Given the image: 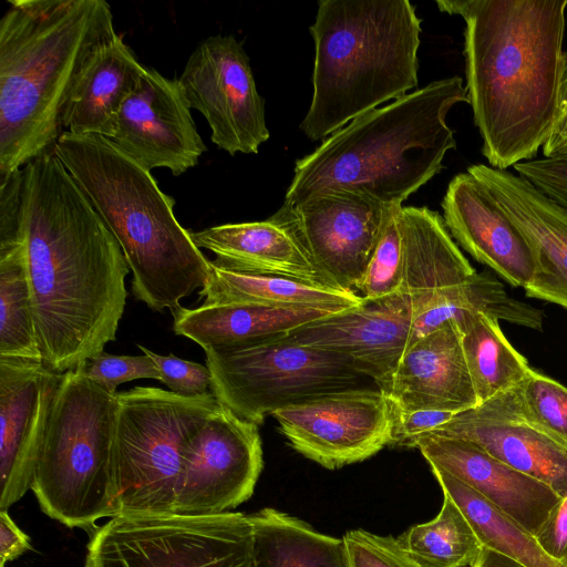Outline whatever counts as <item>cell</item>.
<instances>
[{"instance_id":"obj_1","label":"cell","mask_w":567,"mask_h":567,"mask_svg":"<svg viewBox=\"0 0 567 567\" xmlns=\"http://www.w3.org/2000/svg\"><path fill=\"white\" fill-rule=\"evenodd\" d=\"M21 169L40 348L43 362L65 373L116 339L131 270L115 237L53 148Z\"/></svg>"},{"instance_id":"obj_2","label":"cell","mask_w":567,"mask_h":567,"mask_svg":"<svg viewBox=\"0 0 567 567\" xmlns=\"http://www.w3.org/2000/svg\"><path fill=\"white\" fill-rule=\"evenodd\" d=\"M436 4L465 21V89L483 155L503 171L533 159L561 112L567 0Z\"/></svg>"},{"instance_id":"obj_3","label":"cell","mask_w":567,"mask_h":567,"mask_svg":"<svg viewBox=\"0 0 567 567\" xmlns=\"http://www.w3.org/2000/svg\"><path fill=\"white\" fill-rule=\"evenodd\" d=\"M0 20V176L53 148L72 86L116 33L104 0H10Z\"/></svg>"},{"instance_id":"obj_4","label":"cell","mask_w":567,"mask_h":567,"mask_svg":"<svg viewBox=\"0 0 567 567\" xmlns=\"http://www.w3.org/2000/svg\"><path fill=\"white\" fill-rule=\"evenodd\" d=\"M461 102L468 103L467 93L454 75L355 117L296 162L284 205L351 192L402 206L442 171L445 154L456 148L446 116Z\"/></svg>"},{"instance_id":"obj_5","label":"cell","mask_w":567,"mask_h":567,"mask_svg":"<svg viewBox=\"0 0 567 567\" xmlns=\"http://www.w3.org/2000/svg\"><path fill=\"white\" fill-rule=\"evenodd\" d=\"M53 150L118 243L136 300L172 311L208 284L210 260L178 223L175 200L150 169L102 135L63 131Z\"/></svg>"},{"instance_id":"obj_6","label":"cell","mask_w":567,"mask_h":567,"mask_svg":"<svg viewBox=\"0 0 567 567\" xmlns=\"http://www.w3.org/2000/svg\"><path fill=\"white\" fill-rule=\"evenodd\" d=\"M312 99L300 128L326 140L417 86L421 19L409 0H320Z\"/></svg>"},{"instance_id":"obj_7","label":"cell","mask_w":567,"mask_h":567,"mask_svg":"<svg viewBox=\"0 0 567 567\" xmlns=\"http://www.w3.org/2000/svg\"><path fill=\"white\" fill-rule=\"evenodd\" d=\"M86 362L63 373L39 450L31 489L44 514L90 528L115 517V394L87 378Z\"/></svg>"},{"instance_id":"obj_8","label":"cell","mask_w":567,"mask_h":567,"mask_svg":"<svg viewBox=\"0 0 567 567\" xmlns=\"http://www.w3.org/2000/svg\"><path fill=\"white\" fill-rule=\"evenodd\" d=\"M113 494L117 515H172L192 439L219 406L212 392L154 386L115 394Z\"/></svg>"},{"instance_id":"obj_9","label":"cell","mask_w":567,"mask_h":567,"mask_svg":"<svg viewBox=\"0 0 567 567\" xmlns=\"http://www.w3.org/2000/svg\"><path fill=\"white\" fill-rule=\"evenodd\" d=\"M204 352L215 399L257 425L303 399L374 384L347 358L302 346L287 334Z\"/></svg>"},{"instance_id":"obj_10","label":"cell","mask_w":567,"mask_h":567,"mask_svg":"<svg viewBox=\"0 0 567 567\" xmlns=\"http://www.w3.org/2000/svg\"><path fill=\"white\" fill-rule=\"evenodd\" d=\"M85 567H256L248 515H117L96 528Z\"/></svg>"},{"instance_id":"obj_11","label":"cell","mask_w":567,"mask_h":567,"mask_svg":"<svg viewBox=\"0 0 567 567\" xmlns=\"http://www.w3.org/2000/svg\"><path fill=\"white\" fill-rule=\"evenodd\" d=\"M177 80L220 150L230 155L257 154L269 138L249 58L233 35H210L199 42Z\"/></svg>"},{"instance_id":"obj_12","label":"cell","mask_w":567,"mask_h":567,"mask_svg":"<svg viewBox=\"0 0 567 567\" xmlns=\"http://www.w3.org/2000/svg\"><path fill=\"white\" fill-rule=\"evenodd\" d=\"M272 416L293 450L328 470L364 461L391 439L390 400L377 386L315 395Z\"/></svg>"},{"instance_id":"obj_13","label":"cell","mask_w":567,"mask_h":567,"mask_svg":"<svg viewBox=\"0 0 567 567\" xmlns=\"http://www.w3.org/2000/svg\"><path fill=\"white\" fill-rule=\"evenodd\" d=\"M394 207L362 194L331 192L282 204L275 215L333 286L354 290Z\"/></svg>"},{"instance_id":"obj_14","label":"cell","mask_w":567,"mask_h":567,"mask_svg":"<svg viewBox=\"0 0 567 567\" xmlns=\"http://www.w3.org/2000/svg\"><path fill=\"white\" fill-rule=\"evenodd\" d=\"M262 467L259 425L219 404L187 449L176 514L230 512L252 495Z\"/></svg>"},{"instance_id":"obj_15","label":"cell","mask_w":567,"mask_h":567,"mask_svg":"<svg viewBox=\"0 0 567 567\" xmlns=\"http://www.w3.org/2000/svg\"><path fill=\"white\" fill-rule=\"evenodd\" d=\"M178 80L146 68L121 105L109 137L147 169L168 168L179 176L207 150Z\"/></svg>"},{"instance_id":"obj_16","label":"cell","mask_w":567,"mask_h":567,"mask_svg":"<svg viewBox=\"0 0 567 567\" xmlns=\"http://www.w3.org/2000/svg\"><path fill=\"white\" fill-rule=\"evenodd\" d=\"M402 271L399 293L412 313L406 348L450 321L451 303L476 272L443 217L427 207L400 210Z\"/></svg>"},{"instance_id":"obj_17","label":"cell","mask_w":567,"mask_h":567,"mask_svg":"<svg viewBox=\"0 0 567 567\" xmlns=\"http://www.w3.org/2000/svg\"><path fill=\"white\" fill-rule=\"evenodd\" d=\"M62 378L43 361L0 357V511L31 489Z\"/></svg>"},{"instance_id":"obj_18","label":"cell","mask_w":567,"mask_h":567,"mask_svg":"<svg viewBox=\"0 0 567 567\" xmlns=\"http://www.w3.org/2000/svg\"><path fill=\"white\" fill-rule=\"evenodd\" d=\"M412 324L409 301L400 293L329 315L287 337L302 346L350 360L385 395L404 353Z\"/></svg>"},{"instance_id":"obj_19","label":"cell","mask_w":567,"mask_h":567,"mask_svg":"<svg viewBox=\"0 0 567 567\" xmlns=\"http://www.w3.org/2000/svg\"><path fill=\"white\" fill-rule=\"evenodd\" d=\"M466 172L487 188L532 245L535 272L526 295L567 309V209L507 169L475 164Z\"/></svg>"},{"instance_id":"obj_20","label":"cell","mask_w":567,"mask_h":567,"mask_svg":"<svg viewBox=\"0 0 567 567\" xmlns=\"http://www.w3.org/2000/svg\"><path fill=\"white\" fill-rule=\"evenodd\" d=\"M442 209L450 235L475 260L512 286L529 285L535 272L532 245L478 179L468 172L454 176Z\"/></svg>"},{"instance_id":"obj_21","label":"cell","mask_w":567,"mask_h":567,"mask_svg":"<svg viewBox=\"0 0 567 567\" xmlns=\"http://www.w3.org/2000/svg\"><path fill=\"white\" fill-rule=\"evenodd\" d=\"M415 447L430 466L467 484L534 536L560 499L548 486L466 440L425 434Z\"/></svg>"},{"instance_id":"obj_22","label":"cell","mask_w":567,"mask_h":567,"mask_svg":"<svg viewBox=\"0 0 567 567\" xmlns=\"http://www.w3.org/2000/svg\"><path fill=\"white\" fill-rule=\"evenodd\" d=\"M386 396L405 412L436 410L457 414L478 405L455 321L405 349Z\"/></svg>"},{"instance_id":"obj_23","label":"cell","mask_w":567,"mask_h":567,"mask_svg":"<svg viewBox=\"0 0 567 567\" xmlns=\"http://www.w3.org/2000/svg\"><path fill=\"white\" fill-rule=\"evenodd\" d=\"M427 434L462 439L567 496V449L537 427L486 401L455 414Z\"/></svg>"},{"instance_id":"obj_24","label":"cell","mask_w":567,"mask_h":567,"mask_svg":"<svg viewBox=\"0 0 567 567\" xmlns=\"http://www.w3.org/2000/svg\"><path fill=\"white\" fill-rule=\"evenodd\" d=\"M190 236L199 249L215 255L210 264L216 268L337 288L312 265L292 230L275 214L262 221L224 224L190 231Z\"/></svg>"},{"instance_id":"obj_25","label":"cell","mask_w":567,"mask_h":567,"mask_svg":"<svg viewBox=\"0 0 567 567\" xmlns=\"http://www.w3.org/2000/svg\"><path fill=\"white\" fill-rule=\"evenodd\" d=\"M146 66L117 32L99 45L78 75L62 112V130L110 137L115 116Z\"/></svg>"},{"instance_id":"obj_26","label":"cell","mask_w":567,"mask_h":567,"mask_svg":"<svg viewBox=\"0 0 567 567\" xmlns=\"http://www.w3.org/2000/svg\"><path fill=\"white\" fill-rule=\"evenodd\" d=\"M173 330L203 348L236 347L285 336L334 312L257 305H216L171 311Z\"/></svg>"},{"instance_id":"obj_27","label":"cell","mask_w":567,"mask_h":567,"mask_svg":"<svg viewBox=\"0 0 567 567\" xmlns=\"http://www.w3.org/2000/svg\"><path fill=\"white\" fill-rule=\"evenodd\" d=\"M208 284L198 291L204 306L257 305L281 309L329 312L357 307L364 299L354 290L315 285L298 279L219 269L212 264Z\"/></svg>"},{"instance_id":"obj_28","label":"cell","mask_w":567,"mask_h":567,"mask_svg":"<svg viewBox=\"0 0 567 567\" xmlns=\"http://www.w3.org/2000/svg\"><path fill=\"white\" fill-rule=\"evenodd\" d=\"M248 517L256 567H350L343 538L321 534L306 522L269 507Z\"/></svg>"},{"instance_id":"obj_29","label":"cell","mask_w":567,"mask_h":567,"mask_svg":"<svg viewBox=\"0 0 567 567\" xmlns=\"http://www.w3.org/2000/svg\"><path fill=\"white\" fill-rule=\"evenodd\" d=\"M456 323L478 404L516 386L533 370L508 342L496 318L473 313Z\"/></svg>"},{"instance_id":"obj_30","label":"cell","mask_w":567,"mask_h":567,"mask_svg":"<svg viewBox=\"0 0 567 567\" xmlns=\"http://www.w3.org/2000/svg\"><path fill=\"white\" fill-rule=\"evenodd\" d=\"M447 495L462 511L483 547L498 551L527 567H563L549 557L534 535L449 472L431 466Z\"/></svg>"},{"instance_id":"obj_31","label":"cell","mask_w":567,"mask_h":567,"mask_svg":"<svg viewBox=\"0 0 567 567\" xmlns=\"http://www.w3.org/2000/svg\"><path fill=\"white\" fill-rule=\"evenodd\" d=\"M0 357L43 361L32 310L25 243L0 250Z\"/></svg>"},{"instance_id":"obj_32","label":"cell","mask_w":567,"mask_h":567,"mask_svg":"<svg viewBox=\"0 0 567 567\" xmlns=\"http://www.w3.org/2000/svg\"><path fill=\"white\" fill-rule=\"evenodd\" d=\"M398 540L423 567H468L483 549L468 520L447 495L435 518L412 526Z\"/></svg>"},{"instance_id":"obj_33","label":"cell","mask_w":567,"mask_h":567,"mask_svg":"<svg viewBox=\"0 0 567 567\" xmlns=\"http://www.w3.org/2000/svg\"><path fill=\"white\" fill-rule=\"evenodd\" d=\"M488 402L567 449V388L561 383L532 370L519 384Z\"/></svg>"},{"instance_id":"obj_34","label":"cell","mask_w":567,"mask_h":567,"mask_svg":"<svg viewBox=\"0 0 567 567\" xmlns=\"http://www.w3.org/2000/svg\"><path fill=\"white\" fill-rule=\"evenodd\" d=\"M543 158L514 165L517 175L567 209V66L559 118L543 145Z\"/></svg>"},{"instance_id":"obj_35","label":"cell","mask_w":567,"mask_h":567,"mask_svg":"<svg viewBox=\"0 0 567 567\" xmlns=\"http://www.w3.org/2000/svg\"><path fill=\"white\" fill-rule=\"evenodd\" d=\"M402 206L394 207L389 216L370 262L354 288L365 300L372 301L399 293L402 271Z\"/></svg>"},{"instance_id":"obj_36","label":"cell","mask_w":567,"mask_h":567,"mask_svg":"<svg viewBox=\"0 0 567 567\" xmlns=\"http://www.w3.org/2000/svg\"><path fill=\"white\" fill-rule=\"evenodd\" d=\"M343 542L350 567H423L391 536L353 529L344 534Z\"/></svg>"},{"instance_id":"obj_37","label":"cell","mask_w":567,"mask_h":567,"mask_svg":"<svg viewBox=\"0 0 567 567\" xmlns=\"http://www.w3.org/2000/svg\"><path fill=\"white\" fill-rule=\"evenodd\" d=\"M90 380L111 394H116L120 384L137 380L154 379L161 381V373L147 354L116 355L104 350L93 355L84 367Z\"/></svg>"},{"instance_id":"obj_38","label":"cell","mask_w":567,"mask_h":567,"mask_svg":"<svg viewBox=\"0 0 567 567\" xmlns=\"http://www.w3.org/2000/svg\"><path fill=\"white\" fill-rule=\"evenodd\" d=\"M137 347L155 362L161 382L169 391L184 396H197L210 392L212 375L207 365L181 359L173 354L162 355L142 344Z\"/></svg>"},{"instance_id":"obj_39","label":"cell","mask_w":567,"mask_h":567,"mask_svg":"<svg viewBox=\"0 0 567 567\" xmlns=\"http://www.w3.org/2000/svg\"><path fill=\"white\" fill-rule=\"evenodd\" d=\"M391 439L389 446L415 447L423 435L449 422L455 414L436 410L401 411L391 402Z\"/></svg>"},{"instance_id":"obj_40","label":"cell","mask_w":567,"mask_h":567,"mask_svg":"<svg viewBox=\"0 0 567 567\" xmlns=\"http://www.w3.org/2000/svg\"><path fill=\"white\" fill-rule=\"evenodd\" d=\"M535 538L549 557L567 567V496L559 499Z\"/></svg>"},{"instance_id":"obj_41","label":"cell","mask_w":567,"mask_h":567,"mask_svg":"<svg viewBox=\"0 0 567 567\" xmlns=\"http://www.w3.org/2000/svg\"><path fill=\"white\" fill-rule=\"evenodd\" d=\"M30 549L29 536L17 526L8 511H0V567Z\"/></svg>"},{"instance_id":"obj_42","label":"cell","mask_w":567,"mask_h":567,"mask_svg":"<svg viewBox=\"0 0 567 567\" xmlns=\"http://www.w3.org/2000/svg\"><path fill=\"white\" fill-rule=\"evenodd\" d=\"M471 567H527L498 551L483 547L481 554Z\"/></svg>"},{"instance_id":"obj_43","label":"cell","mask_w":567,"mask_h":567,"mask_svg":"<svg viewBox=\"0 0 567 567\" xmlns=\"http://www.w3.org/2000/svg\"><path fill=\"white\" fill-rule=\"evenodd\" d=\"M566 66H567V52H565Z\"/></svg>"}]
</instances>
